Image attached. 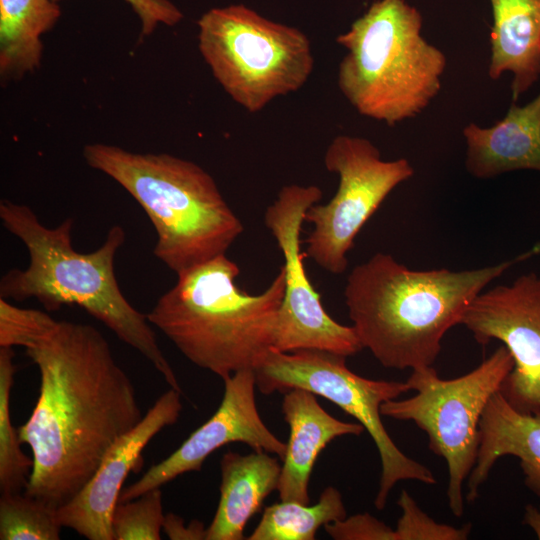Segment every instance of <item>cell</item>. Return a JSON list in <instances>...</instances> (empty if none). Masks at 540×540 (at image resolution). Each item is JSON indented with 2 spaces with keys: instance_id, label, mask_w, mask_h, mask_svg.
Masks as SVG:
<instances>
[{
  "instance_id": "10",
  "label": "cell",
  "mask_w": 540,
  "mask_h": 540,
  "mask_svg": "<svg viewBox=\"0 0 540 540\" xmlns=\"http://www.w3.org/2000/svg\"><path fill=\"white\" fill-rule=\"evenodd\" d=\"M324 165L338 175V188L328 203H316L306 211L304 221L312 223L313 230L304 253L325 271L341 274L363 225L414 169L405 158L383 160L370 140L350 135L332 139Z\"/></svg>"
},
{
  "instance_id": "22",
  "label": "cell",
  "mask_w": 540,
  "mask_h": 540,
  "mask_svg": "<svg viewBox=\"0 0 540 540\" xmlns=\"http://www.w3.org/2000/svg\"><path fill=\"white\" fill-rule=\"evenodd\" d=\"M16 366L12 348L0 347V490L16 493L25 489L33 458L21 449L18 429L11 421L10 398Z\"/></svg>"
},
{
  "instance_id": "23",
  "label": "cell",
  "mask_w": 540,
  "mask_h": 540,
  "mask_svg": "<svg viewBox=\"0 0 540 540\" xmlns=\"http://www.w3.org/2000/svg\"><path fill=\"white\" fill-rule=\"evenodd\" d=\"M56 508L26 493H2L1 540H59L63 526Z\"/></svg>"
},
{
  "instance_id": "25",
  "label": "cell",
  "mask_w": 540,
  "mask_h": 540,
  "mask_svg": "<svg viewBox=\"0 0 540 540\" xmlns=\"http://www.w3.org/2000/svg\"><path fill=\"white\" fill-rule=\"evenodd\" d=\"M57 324L58 321L45 311L21 308L0 297V347L29 348Z\"/></svg>"
},
{
  "instance_id": "17",
  "label": "cell",
  "mask_w": 540,
  "mask_h": 540,
  "mask_svg": "<svg viewBox=\"0 0 540 540\" xmlns=\"http://www.w3.org/2000/svg\"><path fill=\"white\" fill-rule=\"evenodd\" d=\"M463 136L465 166L476 178L521 169L540 171V94L525 106L513 102L505 117L491 127L469 123Z\"/></svg>"
},
{
  "instance_id": "21",
  "label": "cell",
  "mask_w": 540,
  "mask_h": 540,
  "mask_svg": "<svg viewBox=\"0 0 540 540\" xmlns=\"http://www.w3.org/2000/svg\"><path fill=\"white\" fill-rule=\"evenodd\" d=\"M346 517L338 489L325 488L316 504L281 501L267 506L248 540H314L317 530Z\"/></svg>"
},
{
  "instance_id": "19",
  "label": "cell",
  "mask_w": 540,
  "mask_h": 540,
  "mask_svg": "<svg viewBox=\"0 0 540 540\" xmlns=\"http://www.w3.org/2000/svg\"><path fill=\"white\" fill-rule=\"evenodd\" d=\"M493 15L488 75L512 72L515 102L540 76V0H490Z\"/></svg>"
},
{
  "instance_id": "3",
  "label": "cell",
  "mask_w": 540,
  "mask_h": 540,
  "mask_svg": "<svg viewBox=\"0 0 540 540\" xmlns=\"http://www.w3.org/2000/svg\"><path fill=\"white\" fill-rule=\"evenodd\" d=\"M0 218L29 255L25 269L14 268L2 276L0 297L20 302L35 298L47 311L64 305L81 307L150 361L170 388L182 393L147 315L133 307L119 287L114 264L126 239L121 226H112L96 250L82 253L72 245L71 218L49 228L29 206L8 200L0 203Z\"/></svg>"
},
{
  "instance_id": "28",
  "label": "cell",
  "mask_w": 540,
  "mask_h": 540,
  "mask_svg": "<svg viewBox=\"0 0 540 540\" xmlns=\"http://www.w3.org/2000/svg\"><path fill=\"white\" fill-rule=\"evenodd\" d=\"M61 1V0H56ZM141 22L142 36H149L159 25L173 26L183 19L180 9L169 0H124Z\"/></svg>"
},
{
  "instance_id": "27",
  "label": "cell",
  "mask_w": 540,
  "mask_h": 540,
  "mask_svg": "<svg viewBox=\"0 0 540 540\" xmlns=\"http://www.w3.org/2000/svg\"><path fill=\"white\" fill-rule=\"evenodd\" d=\"M335 540H395V531L371 514L359 513L324 525Z\"/></svg>"
},
{
  "instance_id": "18",
  "label": "cell",
  "mask_w": 540,
  "mask_h": 540,
  "mask_svg": "<svg viewBox=\"0 0 540 540\" xmlns=\"http://www.w3.org/2000/svg\"><path fill=\"white\" fill-rule=\"evenodd\" d=\"M282 465L266 451H228L220 461V498L206 540H242L249 519L277 490Z\"/></svg>"
},
{
  "instance_id": "5",
  "label": "cell",
  "mask_w": 540,
  "mask_h": 540,
  "mask_svg": "<svg viewBox=\"0 0 540 540\" xmlns=\"http://www.w3.org/2000/svg\"><path fill=\"white\" fill-rule=\"evenodd\" d=\"M83 157L143 208L157 237L153 253L176 275L226 254L244 231L213 177L192 161L104 143L85 145Z\"/></svg>"
},
{
  "instance_id": "13",
  "label": "cell",
  "mask_w": 540,
  "mask_h": 540,
  "mask_svg": "<svg viewBox=\"0 0 540 540\" xmlns=\"http://www.w3.org/2000/svg\"><path fill=\"white\" fill-rule=\"evenodd\" d=\"M223 381L224 394L215 413L167 458L152 465L133 484L122 488L118 502L161 488L182 474L201 471L205 460L228 443L241 442L283 460L286 443L271 432L257 409L254 370L237 371Z\"/></svg>"
},
{
  "instance_id": "1",
  "label": "cell",
  "mask_w": 540,
  "mask_h": 540,
  "mask_svg": "<svg viewBox=\"0 0 540 540\" xmlns=\"http://www.w3.org/2000/svg\"><path fill=\"white\" fill-rule=\"evenodd\" d=\"M25 351L38 367L40 389L29 419L18 428L33 458L24 493L57 509L144 415L134 384L95 327L58 321Z\"/></svg>"
},
{
  "instance_id": "4",
  "label": "cell",
  "mask_w": 540,
  "mask_h": 540,
  "mask_svg": "<svg viewBox=\"0 0 540 540\" xmlns=\"http://www.w3.org/2000/svg\"><path fill=\"white\" fill-rule=\"evenodd\" d=\"M239 273L226 254L196 265L178 274L147 314L190 362L222 380L254 369L273 348L285 290L282 267L257 295L238 287Z\"/></svg>"
},
{
  "instance_id": "2",
  "label": "cell",
  "mask_w": 540,
  "mask_h": 540,
  "mask_svg": "<svg viewBox=\"0 0 540 540\" xmlns=\"http://www.w3.org/2000/svg\"><path fill=\"white\" fill-rule=\"evenodd\" d=\"M540 253V244L483 268L412 270L387 253L355 266L344 289L356 335L385 368L432 366L444 335L472 301L513 265Z\"/></svg>"
},
{
  "instance_id": "20",
  "label": "cell",
  "mask_w": 540,
  "mask_h": 540,
  "mask_svg": "<svg viewBox=\"0 0 540 540\" xmlns=\"http://www.w3.org/2000/svg\"><path fill=\"white\" fill-rule=\"evenodd\" d=\"M61 16L56 0H0V75L20 79L41 63V37Z\"/></svg>"
},
{
  "instance_id": "15",
  "label": "cell",
  "mask_w": 540,
  "mask_h": 540,
  "mask_svg": "<svg viewBox=\"0 0 540 540\" xmlns=\"http://www.w3.org/2000/svg\"><path fill=\"white\" fill-rule=\"evenodd\" d=\"M282 412L290 432L277 486L279 498L309 504L310 477L321 451L335 438L357 436L365 428L359 422L336 419L322 408L314 393L300 388L284 393Z\"/></svg>"
},
{
  "instance_id": "7",
  "label": "cell",
  "mask_w": 540,
  "mask_h": 540,
  "mask_svg": "<svg viewBox=\"0 0 540 540\" xmlns=\"http://www.w3.org/2000/svg\"><path fill=\"white\" fill-rule=\"evenodd\" d=\"M197 26L198 49L212 75L250 113L296 92L311 76L314 57L306 34L243 4L212 8Z\"/></svg>"
},
{
  "instance_id": "9",
  "label": "cell",
  "mask_w": 540,
  "mask_h": 540,
  "mask_svg": "<svg viewBox=\"0 0 540 540\" xmlns=\"http://www.w3.org/2000/svg\"><path fill=\"white\" fill-rule=\"evenodd\" d=\"M253 370L261 393L308 390L333 402L365 428L381 460L379 489L374 500L378 510L385 508L389 493L399 481L436 483L429 468L398 448L381 420V405L410 391L407 382L364 378L347 367L346 356L320 349L284 352L271 348Z\"/></svg>"
},
{
  "instance_id": "14",
  "label": "cell",
  "mask_w": 540,
  "mask_h": 540,
  "mask_svg": "<svg viewBox=\"0 0 540 540\" xmlns=\"http://www.w3.org/2000/svg\"><path fill=\"white\" fill-rule=\"evenodd\" d=\"M182 407L181 392L170 388L163 393L138 424L115 441L83 488L57 508L59 523L89 540H114L111 519L124 481L151 439L177 422Z\"/></svg>"
},
{
  "instance_id": "11",
  "label": "cell",
  "mask_w": 540,
  "mask_h": 540,
  "mask_svg": "<svg viewBox=\"0 0 540 540\" xmlns=\"http://www.w3.org/2000/svg\"><path fill=\"white\" fill-rule=\"evenodd\" d=\"M321 198L316 185H286L265 211L264 223L282 252L285 274L273 348L284 352L320 349L348 357L363 347L352 326L339 324L326 312L306 274L301 252L305 213Z\"/></svg>"
},
{
  "instance_id": "30",
  "label": "cell",
  "mask_w": 540,
  "mask_h": 540,
  "mask_svg": "<svg viewBox=\"0 0 540 540\" xmlns=\"http://www.w3.org/2000/svg\"><path fill=\"white\" fill-rule=\"evenodd\" d=\"M523 522L535 532L537 538L540 540V507L536 508L533 505H527L525 507Z\"/></svg>"
},
{
  "instance_id": "6",
  "label": "cell",
  "mask_w": 540,
  "mask_h": 540,
  "mask_svg": "<svg viewBox=\"0 0 540 540\" xmlns=\"http://www.w3.org/2000/svg\"><path fill=\"white\" fill-rule=\"evenodd\" d=\"M422 23L405 0H377L338 35L346 49L338 87L360 115L393 126L419 115L438 95L447 60L422 36Z\"/></svg>"
},
{
  "instance_id": "29",
  "label": "cell",
  "mask_w": 540,
  "mask_h": 540,
  "mask_svg": "<svg viewBox=\"0 0 540 540\" xmlns=\"http://www.w3.org/2000/svg\"><path fill=\"white\" fill-rule=\"evenodd\" d=\"M162 531L171 540H206L207 528L198 520H193L188 526L184 520L173 514H165Z\"/></svg>"
},
{
  "instance_id": "12",
  "label": "cell",
  "mask_w": 540,
  "mask_h": 540,
  "mask_svg": "<svg viewBox=\"0 0 540 540\" xmlns=\"http://www.w3.org/2000/svg\"><path fill=\"white\" fill-rule=\"evenodd\" d=\"M460 324L480 345L502 342L514 366L500 393L517 411L540 413V276L530 272L482 291Z\"/></svg>"
},
{
  "instance_id": "8",
  "label": "cell",
  "mask_w": 540,
  "mask_h": 540,
  "mask_svg": "<svg viewBox=\"0 0 540 540\" xmlns=\"http://www.w3.org/2000/svg\"><path fill=\"white\" fill-rule=\"evenodd\" d=\"M514 366L501 345L472 371L442 379L432 366L413 369L406 381L416 394L381 405L382 416L413 421L428 436V448L448 469L447 500L452 514L464 513L463 484L473 469L479 447V424L490 398Z\"/></svg>"
},
{
  "instance_id": "26",
  "label": "cell",
  "mask_w": 540,
  "mask_h": 540,
  "mask_svg": "<svg viewBox=\"0 0 540 540\" xmlns=\"http://www.w3.org/2000/svg\"><path fill=\"white\" fill-rule=\"evenodd\" d=\"M397 504L402 515L394 529L395 540H465L472 530L471 523L457 528L436 522L406 490L401 491Z\"/></svg>"
},
{
  "instance_id": "16",
  "label": "cell",
  "mask_w": 540,
  "mask_h": 540,
  "mask_svg": "<svg viewBox=\"0 0 540 540\" xmlns=\"http://www.w3.org/2000/svg\"><path fill=\"white\" fill-rule=\"evenodd\" d=\"M515 456L525 485L540 497V413L524 414L496 392L487 403L479 424V447L468 476L466 500L474 502L496 461Z\"/></svg>"
},
{
  "instance_id": "24",
  "label": "cell",
  "mask_w": 540,
  "mask_h": 540,
  "mask_svg": "<svg viewBox=\"0 0 540 540\" xmlns=\"http://www.w3.org/2000/svg\"><path fill=\"white\" fill-rule=\"evenodd\" d=\"M165 514L160 488L118 502L112 514L114 540H160Z\"/></svg>"
}]
</instances>
